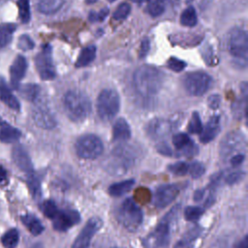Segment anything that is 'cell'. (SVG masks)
<instances>
[{
  "instance_id": "58",
  "label": "cell",
  "mask_w": 248,
  "mask_h": 248,
  "mask_svg": "<svg viewBox=\"0 0 248 248\" xmlns=\"http://www.w3.org/2000/svg\"><path fill=\"white\" fill-rule=\"evenodd\" d=\"M0 124H1V118H0Z\"/></svg>"
},
{
  "instance_id": "45",
  "label": "cell",
  "mask_w": 248,
  "mask_h": 248,
  "mask_svg": "<svg viewBox=\"0 0 248 248\" xmlns=\"http://www.w3.org/2000/svg\"><path fill=\"white\" fill-rule=\"evenodd\" d=\"M149 49H150V42L147 38H144L140 43V47L139 51L140 58H144L147 55Z\"/></svg>"
},
{
  "instance_id": "5",
  "label": "cell",
  "mask_w": 248,
  "mask_h": 248,
  "mask_svg": "<svg viewBox=\"0 0 248 248\" xmlns=\"http://www.w3.org/2000/svg\"><path fill=\"white\" fill-rule=\"evenodd\" d=\"M117 219L125 229L135 232L141 225L143 215L135 201L128 198L121 202L117 210Z\"/></svg>"
},
{
  "instance_id": "2",
  "label": "cell",
  "mask_w": 248,
  "mask_h": 248,
  "mask_svg": "<svg viewBox=\"0 0 248 248\" xmlns=\"http://www.w3.org/2000/svg\"><path fill=\"white\" fill-rule=\"evenodd\" d=\"M63 106L67 116L75 122L85 120L91 112L89 98L78 90H70L64 95Z\"/></svg>"
},
{
  "instance_id": "55",
  "label": "cell",
  "mask_w": 248,
  "mask_h": 248,
  "mask_svg": "<svg viewBox=\"0 0 248 248\" xmlns=\"http://www.w3.org/2000/svg\"><path fill=\"white\" fill-rule=\"evenodd\" d=\"M7 0H0V5H2L3 3H5Z\"/></svg>"
},
{
  "instance_id": "16",
  "label": "cell",
  "mask_w": 248,
  "mask_h": 248,
  "mask_svg": "<svg viewBox=\"0 0 248 248\" xmlns=\"http://www.w3.org/2000/svg\"><path fill=\"white\" fill-rule=\"evenodd\" d=\"M244 143H245V140L241 133L232 132L228 134L221 141L220 153L223 158H227L228 156L235 152L237 149L239 148L241 149Z\"/></svg>"
},
{
  "instance_id": "29",
  "label": "cell",
  "mask_w": 248,
  "mask_h": 248,
  "mask_svg": "<svg viewBox=\"0 0 248 248\" xmlns=\"http://www.w3.org/2000/svg\"><path fill=\"white\" fill-rule=\"evenodd\" d=\"M20 95L27 101L34 102L38 99L40 94V86L35 83L23 84L21 87H18Z\"/></svg>"
},
{
  "instance_id": "32",
  "label": "cell",
  "mask_w": 248,
  "mask_h": 248,
  "mask_svg": "<svg viewBox=\"0 0 248 248\" xmlns=\"http://www.w3.org/2000/svg\"><path fill=\"white\" fill-rule=\"evenodd\" d=\"M166 0H149L146 8V12L152 17L160 16L165 11Z\"/></svg>"
},
{
  "instance_id": "52",
  "label": "cell",
  "mask_w": 248,
  "mask_h": 248,
  "mask_svg": "<svg viewBox=\"0 0 248 248\" xmlns=\"http://www.w3.org/2000/svg\"><path fill=\"white\" fill-rule=\"evenodd\" d=\"M98 0H85V2L87 4H93V3H96Z\"/></svg>"
},
{
  "instance_id": "53",
  "label": "cell",
  "mask_w": 248,
  "mask_h": 248,
  "mask_svg": "<svg viewBox=\"0 0 248 248\" xmlns=\"http://www.w3.org/2000/svg\"><path fill=\"white\" fill-rule=\"evenodd\" d=\"M32 248H42V245H41L40 243H37V244H35Z\"/></svg>"
},
{
  "instance_id": "27",
  "label": "cell",
  "mask_w": 248,
  "mask_h": 248,
  "mask_svg": "<svg viewBox=\"0 0 248 248\" xmlns=\"http://www.w3.org/2000/svg\"><path fill=\"white\" fill-rule=\"evenodd\" d=\"M96 57V46H88L84 47L76 62V67L78 68H82L87 65H89Z\"/></svg>"
},
{
  "instance_id": "30",
  "label": "cell",
  "mask_w": 248,
  "mask_h": 248,
  "mask_svg": "<svg viewBox=\"0 0 248 248\" xmlns=\"http://www.w3.org/2000/svg\"><path fill=\"white\" fill-rule=\"evenodd\" d=\"M19 241V233L16 229H10L1 236V243L5 248H16Z\"/></svg>"
},
{
  "instance_id": "39",
  "label": "cell",
  "mask_w": 248,
  "mask_h": 248,
  "mask_svg": "<svg viewBox=\"0 0 248 248\" xmlns=\"http://www.w3.org/2000/svg\"><path fill=\"white\" fill-rule=\"evenodd\" d=\"M131 12V6L128 3H122L120 4L117 9L114 11L112 16L116 20H122L126 18Z\"/></svg>"
},
{
  "instance_id": "34",
  "label": "cell",
  "mask_w": 248,
  "mask_h": 248,
  "mask_svg": "<svg viewBox=\"0 0 248 248\" xmlns=\"http://www.w3.org/2000/svg\"><path fill=\"white\" fill-rule=\"evenodd\" d=\"M202 130V124L200 117V114L197 111H194L192 113L190 122L188 124V131L191 134H201Z\"/></svg>"
},
{
  "instance_id": "12",
  "label": "cell",
  "mask_w": 248,
  "mask_h": 248,
  "mask_svg": "<svg viewBox=\"0 0 248 248\" xmlns=\"http://www.w3.org/2000/svg\"><path fill=\"white\" fill-rule=\"evenodd\" d=\"M52 227L58 232H66L80 221V215L77 210H58L52 218Z\"/></svg>"
},
{
  "instance_id": "10",
  "label": "cell",
  "mask_w": 248,
  "mask_h": 248,
  "mask_svg": "<svg viewBox=\"0 0 248 248\" xmlns=\"http://www.w3.org/2000/svg\"><path fill=\"white\" fill-rule=\"evenodd\" d=\"M103 222L98 217L90 218L76 237L72 248H88L92 237L101 229Z\"/></svg>"
},
{
  "instance_id": "31",
  "label": "cell",
  "mask_w": 248,
  "mask_h": 248,
  "mask_svg": "<svg viewBox=\"0 0 248 248\" xmlns=\"http://www.w3.org/2000/svg\"><path fill=\"white\" fill-rule=\"evenodd\" d=\"M180 22L182 25L187 26V27L195 26L198 22V16H197L196 10L193 7L186 8L180 16Z\"/></svg>"
},
{
  "instance_id": "22",
  "label": "cell",
  "mask_w": 248,
  "mask_h": 248,
  "mask_svg": "<svg viewBox=\"0 0 248 248\" xmlns=\"http://www.w3.org/2000/svg\"><path fill=\"white\" fill-rule=\"evenodd\" d=\"M131 138V128L124 118L115 120L112 127V139L115 141H125Z\"/></svg>"
},
{
  "instance_id": "17",
  "label": "cell",
  "mask_w": 248,
  "mask_h": 248,
  "mask_svg": "<svg viewBox=\"0 0 248 248\" xmlns=\"http://www.w3.org/2000/svg\"><path fill=\"white\" fill-rule=\"evenodd\" d=\"M12 158L16 167L27 175L34 172L30 156L23 146L16 145L12 150Z\"/></svg>"
},
{
  "instance_id": "14",
  "label": "cell",
  "mask_w": 248,
  "mask_h": 248,
  "mask_svg": "<svg viewBox=\"0 0 248 248\" xmlns=\"http://www.w3.org/2000/svg\"><path fill=\"white\" fill-rule=\"evenodd\" d=\"M172 122L164 118H153L145 126L146 135L153 140L166 137L172 130Z\"/></svg>"
},
{
  "instance_id": "21",
  "label": "cell",
  "mask_w": 248,
  "mask_h": 248,
  "mask_svg": "<svg viewBox=\"0 0 248 248\" xmlns=\"http://www.w3.org/2000/svg\"><path fill=\"white\" fill-rule=\"evenodd\" d=\"M0 99L10 108L18 111L20 109V104L17 98L12 93L6 80L0 77Z\"/></svg>"
},
{
  "instance_id": "36",
  "label": "cell",
  "mask_w": 248,
  "mask_h": 248,
  "mask_svg": "<svg viewBox=\"0 0 248 248\" xmlns=\"http://www.w3.org/2000/svg\"><path fill=\"white\" fill-rule=\"evenodd\" d=\"M41 209H42L43 213H44L47 218H50V219H52V218L56 215V213L58 212V210H59V209L57 208L55 202H54L53 201H50V200L44 202L42 203V205H41Z\"/></svg>"
},
{
  "instance_id": "42",
  "label": "cell",
  "mask_w": 248,
  "mask_h": 248,
  "mask_svg": "<svg viewBox=\"0 0 248 248\" xmlns=\"http://www.w3.org/2000/svg\"><path fill=\"white\" fill-rule=\"evenodd\" d=\"M109 10L108 8L105 7L103 9H101L99 12H90L88 18L91 22H99V21H103L108 16Z\"/></svg>"
},
{
  "instance_id": "6",
  "label": "cell",
  "mask_w": 248,
  "mask_h": 248,
  "mask_svg": "<svg viewBox=\"0 0 248 248\" xmlns=\"http://www.w3.org/2000/svg\"><path fill=\"white\" fill-rule=\"evenodd\" d=\"M229 51L240 67H245L247 64L248 54V36L244 29L233 28L229 36Z\"/></svg>"
},
{
  "instance_id": "48",
  "label": "cell",
  "mask_w": 248,
  "mask_h": 248,
  "mask_svg": "<svg viewBox=\"0 0 248 248\" xmlns=\"http://www.w3.org/2000/svg\"><path fill=\"white\" fill-rule=\"evenodd\" d=\"M207 101H208V107L211 108L212 109H216L219 107L220 103H221V98H220L219 95L213 94V95H210L208 97Z\"/></svg>"
},
{
  "instance_id": "23",
  "label": "cell",
  "mask_w": 248,
  "mask_h": 248,
  "mask_svg": "<svg viewBox=\"0 0 248 248\" xmlns=\"http://www.w3.org/2000/svg\"><path fill=\"white\" fill-rule=\"evenodd\" d=\"M21 132L18 129L8 123H2L0 127V141L4 143L16 142L19 140Z\"/></svg>"
},
{
  "instance_id": "47",
  "label": "cell",
  "mask_w": 248,
  "mask_h": 248,
  "mask_svg": "<svg viewBox=\"0 0 248 248\" xmlns=\"http://www.w3.org/2000/svg\"><path fill=\"white\" fill-rule=\"evenodd\" d=\"M244 159H245V155L243 153H236L231 157L230 163L232 167H237L243 163Z\"/></svg>"
},
{
  "instance_id": "4",
  "label": "cell",
  "mask_w": 248,
  "mask_h": 248,
  "mask_svg": "<svg viewBox=\"0 0 248 248\" xmlns=\"http://www.w3.org/2000/svg\"><path fill=\"white\" fill-rule=\"evenodd\" d=\"M97 113L99 117L105 121L112 120L120 108L119 94L109 88L102 90L97 98Z\"/></svg>"
},
{
  "instance_id": "25",
  "label": "cell",
  "mask_w": 248,
  "mask_h": 248,
  "mask_svg": "<svg viewBox=\"0 0 248 248\" xmlns=\"http://www.w3.org/2000/svg\"><path fill=\"white\" fill-rule=\"evenodd\" d=\"M21 222L33 235H39L45 230L44 225L33 214H25L21 216Z\"/></svg>"
},
{
  "instance_id": "15",
  "label": "cell",
  "mask_w": 248,
  "mask_h": 248,
  "mask_svg": "<svg viewBox=\"0 0 248 248\" xmlns=\"http://www.w3.org/2000/svg\"><path fill=\"white\" fill-rule=\"evenodd\" d=\"M32 118L35 124L42 129L50 130L53 129L57 124L54 115L45 105H37L33 108Z\"/></svg>"
},
{
  "instance_id": "54",
  "label": "cell",
  "mask_w": 248,
  "mask_h": 248,
  "mask_svg": "<svg viewBox=\"0 0 248 248\" xmlns=\"http://www.w3.org/2000/svg\"><path fill=\"white\" fill-rule=\"evenodd\" d=\"M132 2H135V3H142V2H144L145 0H131Z\"/></svg>"
},
{
  "instance_id": "41",
  "label": "cell",
  "mask_w": 248,
  "mask_h": 248,
  "mask_svg": "<svg viewBox=\"0 0 248 248\" xmlns=\"http://www.w3.org/2000/svg\"><path fill=\"white\" fill-rule=\"evenodd\" d=\"M35 46V44L33 42V40L26 34H23L19 37L18 42H17V47L23 51H27V50H31L33 49Z\"/></svg>"
},
{
  "instance_id": "33",
  "label": "cell",
  "mask_w": 248,
  "mask_h": 248,
  "mask_svg": "<svg viewBox=\"0 0 248 248\" xmlns=\"http://www.w3.org/2000/svg\"><path fill=\"white\" fill-rule=\"evenodd\" d=\"M18 16L22 23H28L31 19V10L29 0H17Z\"/></svg>"
},
{
  "instance_id": "11",
  "label": "cell",
  "mask_w": 248,
  "mask_h": 248,
  "mask_svg": "<svg viewBox=\"0 0 248 248\" xmlns=\"http://www.w3.org/2000/svg\"><path fill=\"white\" fill-rule=\"evenodd\" d=\"M170 221V219L162 220V222L158 224L154 231L148 235L147 243L149 244V246L154 248H163L169 244L170 236L169 225Z\"/></svg>"
},
{
  "instance_id": "19",
  "label": "cell",
  "mask_w": 248,
  "mask_h": 248,
  "mask_svg": "<svg viewBox=\"0 0 248 248\" xmlns=\"http://www.w3.org/2000/svg\"><path fill=\"white\" fill-rule=\"evenodd\" d=\"M27 70V61L24 56L17 55L10 67L11 83L15 89L18 88L20 80L24 78Z\"/></svg>"
},
{
  "instance_id": "8",
  "label": "cell",
  "mask_w": 248,
  "mask_h": 248,
  "mask_svg": "<svg viewBox=\"0 0 248 248\" xmlns=\"http://www.w3.org/2000/svg\"><path fill=\"white\" fill-rule=\"evenodd\" d=\"M185 90L192 96H202L205 94L212 85V78L202 71L190 72L182 79Z\"/></svg>"
},
{
  "instance_id": "51",
  "label": "cell",
  "mask_w": 248,
  "mask_h": 248,
  "mask_svg": "<svg viewBox=\"0 0 248 248\" xmlns=\"http://www.w3.org/2000/svg\"><path fill=\"white\" fill-rule=\"evenodd\" d=\"M6 179H7V171L2 166H0V185L3 184L6 181Z\"/></svg>"
},
{
  "instance_id": "3",
  "label": "cell",
  "mask_w": 248,
  "mask_h": 248,
  "mask_svg": "<svg viewBox=\"0 0 248 248\" xmlns=\"http://www.w3.org/2000/svg\"><path fill=\"white\" fill-rule=\"evenodd\" d=\"M137 158L136 150L128 145H118L106 158L105 168L114 175H121L126 172L135 163Z\"/></svg>"
},
{
  "instance_id": "18",
  "label": "cell",
  "mask_w": 248,
  "mask_h": 248,
  "mask_svg": "<svg viewBox=\"0 0 248 248\" xmlns=\"http://www.w3.org/2000/svg\"><path fill=\"white\" fill-rule=\"evenodd\" d=\"M174 147L179 150V154L184 156H193L198 153L197 145L185 133H178L172 137Z\"/></svg>"
},
{
  "instance_id": "46",
  "label": "cell",
  "mask_w": 248,
  "mask_h": 248,
  "mask_svg": "<svg viewBox=\"0 0 248 248\" xmlns=\"http://www.w3.org/2000/svg\"><path fill=\"white\" fill-rule=\"evenodd\" d=\"M156 149L159 153L165 156H170L171 155V148L166 141H161L156 145Z\"/></svg>"
},
{
  "instance_id": "56",
  "label": "cell",
  "mask_w": 248,
  "mask_h": 248,
  "mask_svg": "<svg viewBox=\"0 0 248 248\" xmlns=\"http://www.w3.org/2000/svg\"><path fill=\"white\" fill-rule=\"evenodd\" d=\"M108 1H109V2H113V1H115V0H108Z\"/></svg>"
},
{
  "instance_id": "57",
  "label": "cell",
  "mask_w": 248,
  "mask_h": 248,
  "mask_svg": "<svg viewBox=\"0 0 248 248\" xmlns=\"http://www.w3.org/2000/svg\"><path fill=\"white\" fill-rule=\"evenodd\" d=\"M192 1H193V0H188V2H192Z\"/></svg>"
},
{
  "instance_id": "43",
  "label": "cell",
  "mask_w": 248,
  "mask_h": 248,
  "mask_svg": "<svg viewBox=\"0 0 248 248\" xmlns=\"http://www.w3.org/2000/svg\"><path fill=\"white\" fill-rule=\"evenodd\" d=\"M168 67L172 70L173 72H181L185 69L186 67V62H184L183 60H180L176 57H170L169 60H168V63H167Z\"/></svg>"
},
{
  "instance_id": "38",
  "label": "cell",
  "mask_w": 248,
  "mask_h": 248,
  "mask_svg": "<svg viewBox=\"0 0 248 248\" xmlns=\"http://www.w3.org/2000/svg\"><path fill=\"white\" fill-rule=\"evenodd\" d=\"M188 168H189V166L185 162L179 161V162L169 165L168 170L175 175L182 176V175L186 174V172L188 171Z\"/></svg>"
},
{
  "instance_id": "35",
  "label": "cell",
  "mask_w": 248,
  "mask_h": 248,
  "mask_svg": "<svg viewBox=\"0 0 248 248\" xmlns=\"http://www.w3.org/2000/svg\"><path fill=\"white\" fill-rule=\"evenodd\" d=\"M28 187L30 189L31 194L33 197L36 199L41 195V186H40V181L39 179L35 176L34 172L31 174H28V179H27Z\"/></svg>"
},
{
  "instance_id": "7",
  "label": "cell",
  "mask_w": 248,
  "mask_h": 248,
  "mask_svg": "<svg viewBox=\"0 0 248 248\" xmlns=\"http://www.w3.org/2000/svg\"><path fill=\"white\" fill-rule=\"evenodd\" d=\"M76 152L82 159L93 160L98 158L104 151V144L99 137L86 134L79 137L75 143Z\"/></svg>"
},
{
  "instance_id": "9",
  "label": "cell",
  "mask_w": 248,
  "mask_h": 248,
  "mask_svg": "<svg viewBox=\"0 0 248 248\" xmlns=\"http://www.w3.org/2000/svg\"><path fill=\"white\" fill-rule=\"evenodd\" d=\"M35 65L43 80H51L55 78V68L52 59V49L49 45L45 46L35 57Z\"/></svg>"
},
{
  "instance_id": "20",
  "label": "cell",
  "mask_w": 248,
  "mask_h": 248,
  "mask_svg": "<svg viewBox=\"0 0 248 248\" xmlns=\"http://www.w3.org/2000/svg\"><path fill=\"white\" fill-rule=\"evenodd\" d=\"M221 129L220 125V117L219 115H213L209 118L204 128H202L201 132L200 140L202 143H207L215 139V137L219 134Z\"/></svg>"
},
{
  "instance_id": "24",
  "label": "cell",
  "mask_w": 248,
  "mask_h": 248,
  "mask_svg": "<svg viewBox=\"0 0 248 248\" xmlns=\"http://www.w3.org/2000/svg\"><path fill=\"white\" fill-rule=\"evenodd\" d=\"M64 3L65 0H38L37 9L41 14L52 15L58 12Z\"/></svg>"
},
{
  "instance_id": "28",
  "label": "cell",
  "mask_w": 248,
  "mask_h": 248,
  "mask_svg": "<svg viewBox=\"0 0 248 248\" xmlns=\"http://www.w3.org/2000/svg\"><path fill=\"white\" fill-rule=\"evenodd\" d=\"M16 29V25L14 23L0 24V49L7 46L10 44Z\"/></svg>"
},
{
  "instance_id": "37",
  "label": "cell",
  "mask_w": 248,
  "mask_h": 248,
  "mask_svg": "<svg viewBox=\"0 0 248 248\" xmlns=\"http://www.w3.org/2000/svg\"><path fill=\"white\" fill-rule=\"evenodd\" d=\"M203 209L200 206H188L184 210V217L188 221H197L202 215Z\"/></svg>"
},
{
  "instance_id": "50",
  "label": "cell",
  "mask_w": 248,
  "mask_h": 248,
  "mask_svg": "<svg viewBox=\"0 0 248 248\" xmlns=\"http://www.w3.org/2000/svg\"><path fill=\"white\" fill-rule=\"evenodd\" d=\"M204 193H205V190H204V189H199V190H197V191L195 192V194H194V200L197 201V202L201 201V200L203 198Z\"/></svg>"
},
{
  "instance_id": "40",
  "label": "cell",
  "mask_w": 248,
  "mask_h": 248,
  "mask_svg": "<svg viewBox=\"0 0 248 248\" xmlns=\"http://www.w3.org/2000/svg\"><path fill=\"white\" fill-rule=\"evenodd\" d=\"M188 170L190 171V174H191L192 178L198 179V178H200L201 176L203 175V173L205 171V168L201 162L195 161L189 166Z\"/></svg>"
},
{
  "instance_id": "13",
  "label": "cell",
  "mask_w": 248,
  "mask_h": 248,
  "mask_svg": "<svg viewBox=\"0 0 248 248\" xmlns=\"http://www.w3.org/2000/svg\"><path fill=\"white\" fill-rule=\"evenodd\" d=\"M178 194L179 189L174 184H164L159 186L154 194V206L157 208H164L168 206L175 200Z\"/></svg>"
},
{
  "instance_id": "44",
  "label": "cell",
  "mask_w": 248,
  "mask_h": 248,
  "mask_svg": "<svg viewBox=\"0 0 248 248\" xmlns=\"http://www.w3.org/2000/svg\"><path fill=\"white\" fill-rule=\"evenodd\" d=\"M244 177H245V171L236 170V171H232V172L229 173L227 175V177L225 178V180H226L227 184L232 185V184H235V183L241 181Z\"/></svg>"
},
{
  "instance_id": "26",
  "label": "cell",
  "mask_w": 248,
  "mask_h": 248,
  "mask_svg": "<svg viewBox=\"0 0 248 248\" xmlns=\"http://www.w3.org/2000/svg\"><path fill=\"white\" fill-rule=\"evenodd\" d=\"M135 184L134 179H127L114 183L108 187V193L112 197H121L131 191Z\"/></svg>"
},
{
  "instance_id": "49",
  "label": "cell",
  "mask_w": 248,
  "mask_h": 248,
  "mask_svg": "<svg viewBox=\"0 0 248 248\" xmlns=\"http://www.w3.org/2000/svg\"><path fill=\"white\" fill-rule=\"evenodd\" d=\"M235 248H248V235H244V237L236 244Z\"/></svg>"
},
{
  "instance_id": "1",
  "label": "cell",
  "mask_w": 248,
  "mask_h": 248,
  "mask_svg": "<svg viewBox=\"0 0 248 248\" xmlns=\"http://www.w3.org/2000/svg\"><path fill=\"white\" fill-rule=\"evenodd\" d=\"M163 74L156 67L143 65L138 68L133 76V84L139 94L150 97L157 94L163 85Z\"/></svg>"
}]
</instances>
